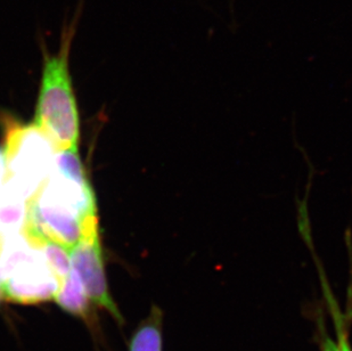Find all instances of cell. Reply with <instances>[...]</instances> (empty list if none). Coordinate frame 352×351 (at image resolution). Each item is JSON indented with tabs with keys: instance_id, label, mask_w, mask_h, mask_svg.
<instances>
[{
	"instance_id": "cell-10",
	"label": "cell",
	"mask_w": 352,
	"mask_h": 351,
	"mask_svg": "<svg viewBox=\"0 0 352 351\" xmlns=\"http://www.w3.org/2000/svg\"><path fill=\"white\" fill-rule=\"evenodd\" d=\"M6 173V160H5L3 147H0V187L3 186V182H5Z\"/></svg>"
},
{
	"instance_id": "cell-2",
	"label": "cell",
	"mask_w": 352,
	"mask_h": 351,
	"mask_svg": "<svg viewBox=\"0 0 352 351\" xmlns=\"http://www.w3.org/2000/svg\"><path fill=\"white\" fill-rule=\"evenodd\" d=\"M60 281L39 244L24 233L10 240L0 251V288L3 300L37 305L54 300Z\"/></svg>"
},
{
	"instance_id": "cell-3",
	"label": "cell",
	"mask_w": 352,
	"mask_h": 351,
	"mask_svg": "<svg viewBox=\"0 0 352 351\" xmlns=\"http://www.w3.org/2000/svg\"><path fill=\"white\" fill-rule=\"evenodd\" d=\"M3 154L6 178L3 185L29 200L39 191L53 170L56 149L34 123H5Z\"/></svg>"
},
{
	"instance_id": "cell-9",
	"label": "cell",
	"mask_w": 352,
	"mask_h": 351,
	"mask_svg": "<svg viewBox=\"0 0 352 351\" xmlns=\"http://www.w3.org/2000/svg\"><path fill=\"white\" fill-rule=\"evenodd\" d=\"M336 341L332 339H327L324 345V351H351L346 334L342 330H340Z\"/></svg>"
},
{
	"instance_id": "cell-5",
	"label": "cell",
	"mask_w": 352,
	"mask_h": 351,
	"mask_svg": "<svg viewBox=\"0 0 352 351\" xmlns=\"http://www.w3.org/2000/svg\"><path fill=\"white\" fill-rule=\"evenodd\" d=\"M28 201L3 185L0 187V251L10 240L25 228Z\"/></svg>"
},
{
	"instance_id": "cell-4",
	"label": "cell",
	"mask_w": 352,
	"mask_h": 351,
	"mask_svg": "<svg viewBox=\"0 0 352 351\" xmlns=\"http://www.w3.org/2000/svg\"><path fill=\"white\" fill-rule=\"evenodd\" d=\"M69 255L72 269L79 276L90 301L107 310L118 323H122V315L109 288L100 235L80 241Z\"/></svg>"
},
{
	"instance_id": "cell-11",
	"label": "cell",
	"mask_w": 352,
	"mask_h": 351,
	"mask_svg": "<svg viewBox=\"0 0 352 351\" xmlns=\"http://www.w3.org/2000/svg\"><path fill=\"white\" fill-rule=\"evenodd\" d=\"M3 293H1V288H0V301H3Z\"/></svg>"
},
{
	"instance_id": "cell-8",
	"label": "cell",
	"mask_w": 352,
	"mask_h": 351,
	"mask_svg": "<svg viewBox=\"0 0 352 351\" xmlns=\"http://www.w3.org/2000/svg\"><path fill=\"white\" fill-rule=\"evenodd\" d=\"M313 177L314 168L313 164L310 163L309 182L307 185V192L303 200H301V201L296 200V206H298V228H299L300 236H301L303 242L306 243V246H308L313 255H315L311 222H310L309 211H308V200H309Z\"/></svg>"
},
{
	"instance_id": "cell-6",
	"label": "cell",
	"mask_w": 352,
	"mask_h": 351,
	"mask_svg": "<svg viewBox=\"0 0 352 351\" xmlns=\"http://www.w3.org/2000/svg\"><path fill=\"white\" fill-rule=\"evenodd\" d=\"M54 301L63 312L83 321H90L93 302L88 298L86 290L74 269H71L70 274L60 285Z\"/></svg>"
},
{
	"instance_id": "cell-7",
	"label": "cell",
	"mask_w": 352,
	"mask_h": 351,
	"mask_svg": "<svg viewBox=\"0 0 352 351\" xmlns=\"http://www.w3.org/2000/svg\"><path fill=\"white\" fill-rule=\"evenodd\" d=\"M162 312L154 306L133 332L129 341V351H163Z\"/></svg>"
},
{
	"instance_id": "cell-1",
	"label": "cell",
	"mask_w": 352,
	"mask_h": 351,
	"mask_svg": "<svg viewBox=\"0 0 352 351\" xmlns=\"http://www.w3.org/2000/svg\"><path fill=\"white\" fill-rule=\"evenodd\" d=\"M86 0H78L70 17H65L60 29V45L50 53L43 34H39L43 54V71L34 125L53 142L57 152L72 149L79 142V114L70 71V54Z\"/></svg>"
}]
</instances>
